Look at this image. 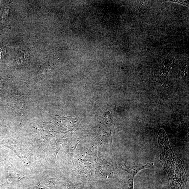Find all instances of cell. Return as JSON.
I'll return each mask as SVG.
<instances>
[{
  "label": "cell",
  "mask_w": 189,
  "mask_h": 189,
  "mask_svg": "<svg viewBox=\"0 0 189 189\" xmlns=\"http://www.w3.org/2000/svg\"><path fill=\"white\" fill-rule=\"evenodd\" d=\"M128 186L127 189H134V178L132 177L128 180Z\"/></svg>",
  "instance_id": "obj_3"
},
{
  "label": "cell",
  "mask_w": 189,
  "mask_h": 189,
  "mask_svg": "<svg viewBox=\"0 0 189 189\" xmlns=\"http://www.w3.org/2000/svg\"><path fill=\"white\" fill-rule=\"evenodd\" d=\"M154 163L153 162L147 163L145 165L142 166H130L123 165L121 166L122 170L127 172L132 176L134 178L135 176L140 171L150 167L154 165Z\"/></svg>",
  "instance_id": "obj_2"
},
{
  "label": "cell",
  "mask_w": 189,
  "mask_h": 189,
  "mask_svg": "<svg viewBox=\"0 0 189 189\" xmlns=\"http://www.w3.org/2000/svg\"><path fill=\"white\" fill-rule=\"evenodd\" d=\"M157 136L162 147L160 161L168 175L171 189H186L188 176L181 160L175 156L164 130H160Z\"/></svg>",
  "instance_id": "obj_1"
},
{
  "label": "cell",
  "mask_w": 189,
  "mask_h": 189,
  "mask_svg": "<svg viewBox=\"0 0 189 189\" xmlns=\"http://www.w3.org/2000/svg\"><path fill=\"white\" fill-rule=\"evenodd\" d=\"M6 53V49L4 47H2L0 49V59L4 57Z\"/></svg>",
  "instance_id": "obj_4"
}]
</instances>
